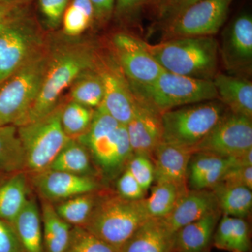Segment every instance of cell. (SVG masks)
<instances>
[{"label":"cell","instance_id":"52a82bcc","mask_svg":"<svg viewBox=\"0 0 252 252\" xmlns=\"http://www.w3.org/2000/svg\"><path fill=\"white\" fill-rule=\"evenodd\" d=\"M131 89L138 98L160 114L184 106L218 99L212 80L194 79L166 71L149 85Z\"/></svg>","mask_w":252,"mask_h":252},{"label":"cell","instance_id":"4316f807","mask_svg":"<svg viewBox=\"0 0 252 252\" xmlns=\"http://www.w3.org/2000/svg\"><path fill=\"white\" fill-rule=\"evenodd\" d=\"M25 171V158L17 126H0V177Z\"/></svg>","mask_w":252,"mask_h":252},{"label":"cell","instance_id":"7a4b0ae2","mask_svg":"<svg viewBox=\"0 0 252 252\" xmlns=\"http://www.w3.org/2000/svg\"><path fill=\"white\" fill-rule=\"evenodd\" d=\"M143 43L166 72L206 80H212L217 74L220 46L213 36L177 38L155 44Z\"/></svg>","mask_w":252,"mask_h":252},{"label":"cell","instance_id":"60d3db41","mask_svg":"<svg viewBox=\"0 0 252 252\" xmlns=\"http://www.w3.org/2000/svg\"><path fill=\"white\" fill-rule=\"evenodd\" d=\"M94 11V17L100 21L108 20L115 6V0H90Z\"/></svg>","mask_w":252,"mask_h":252},{"label":"cell","instance_id":"2e32d148","mask_svg":"<svg viewBox=\"0 0 252 252\" xmlns=\"http://www.w3.org/2000/svg\"><path fill=\"white\" fill-rule=\"evenodd\" d=\"M136 109L132 119L126 124L127 135L134 155L152 158L155 149L162 142L160 114L143 100Z\"/></svg>","mask_w":252,"mask_h":252},{"label":"cell","instance_id":"e575fe53","mask_svg":"<svg viewBox=\"0 0 252 252\" xmlns=\"http://www.w3.org/2000/svg\"><path fill=\"white\" fill-rule=\"evenodd\" d=\"M126 168L130 171L144 190L151 188L154 183V167L150 158L142 155H132Z\"/></svg>","mask_w":252,"mask_h":252},{"label":"cell","instance_id":"ab89813d","mask_svg":"<svg viewBox=\"0 0 252 252\" xmlns=\"http://www.w3.org/2000/svg\"><path fill=\"white\" fill-rule=\"evenodd\" d=\"M218 185L245 187L252 190V166L230 167Z\"/></svg>","mask_w":252,"mask_h":252},{"label":"cell","instance_id":"83f0119b","mask_svg":"<svg viewBox=\"0 0 252 252\" xmlns=\"http://www.w3.org/2000/svg\"><path fill=\"white\" fill-rule=\"evenodd\" d=\"M222 215L245 219L252 207V190L245 187L218 185L212 189Z\"/></svg>","mask_w":252,"mask_h":252},{"label":"cell","instance_id":"8fae6325","mask_svg":"<svg viewBox=\"0 0 252 252\" xmlns=\"http://www.w3.org/2000/svg\"><path fill=\"white\" fill-rule=\"evenodd\" d=\"M112 49L113 57L131 88L149 85L165 72L146 49L143 41L128 33L114 34Z\"/></svg>","mask_w":252,"mask_h":252},{"label":"cell","instance_id":"d4e9b609","mask_svg":"<svg viewBox=\"0 0 252 252\" xmlns=\"http://www.w3.org/2000/svg\"><path fill=\"white\" fill-rule=\"evenodd\" d=\"M49 169L93 177H96L97 172L89 150L77 139L69 140Z\"/></svg>","mask_w":252,"mask_h":252},{"label":"cell","instance_id":"ac0fdd59","mask_svg":"<svg viewBox=\"0 0 252 252\" xmlns=\"http://www.w3.org/2000/svg\"><path fill=\"white\" fill-rule=\"evenodd\" d=\"M175 232L163 218H149L126 240L119 252H175Z\"/></svg>","mask_w":252,"mask_h":252},{"label":"cell","instance_id":"4dcf8cb0","mask_svg":"<svg viewBox=\"0 0 252 252\" xmlns=\"http://www.w3.org/2000/svg\"><path fill=\"white\" fill-rule=\"evenodd\" d=\"M101 195L93 192L53 204L63 220L72 226L84 227L89 220Z\"/></svg>","mask_w":252,"mask_h":252},{"label":"cell","instance_id":"6da1fadb","mask_svg":"<svg viewBox=\"0 0 252 252\" xmlns=\"http://www.w3.org/2000/svg\"><path fill=\"white\" fill-rule=\"evenodd\" d=\"M97 53L90 44L68 41L49 51V60L39 95L23 124L45 117L59 106L63 92L83 71L93 67ZM21 125V126H22Z\"/></svg>","mask_w":252,"mask_h":252},{"label":"cell","instance_id":"5b68a950","mask_svg":"<svg viewBox=\"0 0 252 252\" xmlns=\"http://www.w3.org/2000/svg\"><path fill=\"white\" fill-rule=\"evenodd\" d=\"M148 219L142 200H126L118 194L101 195L83 228L119 252L126 240Z\"/></svg>","mask_w":252,"mask_h":252},{"label":"cell","instance_id":"5bb4252c","mask_svg":"<svg viewBox=\"0 0 252 252\" xmlns=\"http://www.w3.org/2000/svg\"><path fill=\"white\" fill-rule=\"evenodd\" d=\"M225 69L230 74L250 73L252 68V18L240 15L230 23L219 49Z\"/></svg>","mask_w":252,"mask_h":252},{"label":"cell","instance_id":"d6986e66","mask_svg":"<svg viewBox=\"0 0 252 252\" xmlns=\"http://www.w3.org/2000/svg\"><path fill=\"white\" fill-rule=\"evenodd\" d=\"M219 210L216 196L212 190L189 189L164 220L174 232Z\"/></svg>","mask_w":252,"mask_h":252},{"label":"cell","instance_id":"ee69618b","mask_svg":"<svg viewBox=\"0 0 252 252\" xmlns=\"http://www.w3.org/2000/svg\"><path fill=\"white\" fill-rule=\"evenodd\" d=\"M24 0H0V4H20Z\"/></svg>","mask_w":252,"mask_h":252},{"label":"cell","instance_id":"d6a6232c","mask_svg":"<svg viewBox=\"0 0 252 252\" xmlns=\"http://www.w3.org/2000/svg\"><path fill=\"white\" fill-rule=\"evenodd\" d=\"M94 11L90 0H73L63 17V31L70 37L82 34L94 20Z\"/></svg>","mask_w":252,"mask_h":252},{"label":"cell","instance_id":"484cf974","mask_svg":"<svg viewBox=\"0 0 252 252\" xmlns=\"http://www.w3.org/2000/svg\"><path fill=\"white\" fill-rule=\"evenodd\" d=\"M40 211L44 252H65L73 226L59 216L49 202L42 200Z\"/></svg>","mask_w":252,"mask_h":252},{"label":"cell","instance_id":"74e56055","mask_svg":"<svg viewBox=\"0 0 252 252\" xmlns=\"http://www.w3.org/2000/svg\"><path fill=\"white\" fill-rule=\"evenodd\" d=\"M69 0H39V8L46 25L51 29L59 27Z\"/></svg>","mask_w":252,"mask_h":252},{"label":"cell","instance_id":"f35d334b","mask_svg":"<svg viewBox=\"0 0 252 252\" xmlns=\"http://www.w3.org/2000/svg\"><path fill=\"white\" fill-rule=\"evenodd\" d=\"M0 252H24L12 223L0 217Z\"/></svg>","mask_w":252,"mask_h":252},{"label":"cell","instance_id":"44dd1931","mask_svg":"<svg viewBox=\"0 0 252 252\" xmlns=\"http://www.w3.org/2000/svg\"><path fill=\"white\" fill-rule=\"evenodd\" d=\"M221 215L215 210L177 230L175 252H206Z\"/></svg>","mask_w":252,"mask_h":252},{"label":"cell","instance_id":"b9f144b4","mask_svg":"<svg viewBox=\"0 0 252 252\" xmlns=\"http://www.w3.org/2000/svg\"><path fill=\"white\" fill-rule=\"evenodd\" d=\"M147 0H115L114 11L118 16H126L138 9Z\"/></svg>","mask_w":252,"mask_h":252},{"label":"cell","instance_id":"f1b7e54d","mask_svg":"<svg viewBox=\"0 0 252 252\" xmlns=\"http://www.w3.org/2000/svg\"><path fill=\"white\" fill-rule=\"evenodd\" d=\"M96 62V61H95ZM71 100L89 108L96 109L102 104L104 86L95 64L83 71L70 86Z\"/></svg>","mask_w":252,"mask_h":252},{"label":"cell","instance_id":"e0dca14e","mask_svg":"<svg viewBox=\"0 0 252 252\" xmlns=\"http://www.w3.org/2000/svg\"><path fill=\"white\" fill-rule=\"evenodd\" d=\"M193 152L177 146L160 142L152 157L154 183L171 184L189 190L187 179L189 161Z\"/></svg>","mask_w":252,"mask_h":252},{"label":"cell","instance_id":"cb8c5ba5","mask_svg":"<svg viewBox=\"0 0 252 252\" xmlns=\"http://www.w3.org/2000/svg\"><path fill=\"white\" fill-rule=\"evenodd\" d=\"M12 224L24 252H45L40 208L34 198L28 200Z\"/></svg>","mask_w":252,"mask_h":252},{"label":"cell","instance_id":"ba28073f","mask_svg":"<svg viewBox=\"0 0 252 252\" xmlns=\"http://www.w3.org/2000/svg\"><path fill=\"white\" fill-rule=\"evenodd\" d=\"M45 47L40 28L18 6L0 26V84Z\"/></svg>","mask_w":252,"mask_h":252},{"label":"cell","instance_id":"603a6c76","mask_svg":"<svg viewBox=\"0 0 252 252\" xmlns=\"http://www.w3.org/2000/svg\"><path fill=\"white\" fill-rule=\"evenodd\" d=\"M212 243L219 250L249 252L251 248L250 227L245 219L223 215L214 233Z\"/></svg>","mask_w":252,"mask_h":252},{"label":"cell","instance_id":"8992f818","mask_svg":"<svg viewBox=\"0 0 252 252\" xmlns=\"http://www.w3.org/2000/svg\"><path fill=\"white\" fill-rule=\"evenodd\" d=\"M226 107L219 99L184 106L160 114L162 142L191 150L206 137Z\"/></svg>","mask_w":252,"mask_h":252},{"label":"cell","instance_id":"d590c367","mask_svg":"<svg viewBox=\"0 0 252 252\" xmlns=\"http://www.w3.org/2000/svg\"><path fill=\"white\" fill-rule=\"evenodd\" d=\"M117 189L119 196L128 200H142L147 194L127 168L118 177Z\"/></svg>","mask_w":252,"mask_h":252},{"label":"cell","instance_id":"4fadbf2b","mask_svg":"<svg viewBox=\"0 0 252 252\" xmlns=\"http://www.w3.org/2000/svg\"><path fill=\"white\" fill-rule=\"evenodd\" d=\"M96 69L102 78L104 97L100 106L123 125L130 122L140 104L130 84L113 56L104 59L97 56Z\"/></svg>","mask_w":252,"mask_h":252},{"label":"cell","instance_id":"9c48e42d","mask_svg":"<svg viewBox=\"0 0 252 252\" xmlns=\"http://www.w3.org/2000/svg\"><path fill=\"white\" fill-rule=\"evenodd\" d=\"M62 107L59 105L45 117L18 126L27 173L34 175L48 170L70 140L61 125Z\"/></svg>","mask_w":252,"mask_h":252},{"label":"cell","instance_id":"7402d4cb","mask_svg":"<svg viewBox=\"0 0 252 252\" xmlns=\"http://www.w3.org/2000/svg\"><path fill=\"white\" fill-rule=\"evenodd\" d=\"M29 181L26 171L0 177V217L13 223L29 200Z\"/></svg>","mask_w":252,"mask_h":252},{"label":"cell","instance_id":"7bdbcfd3","mask_svg":"<svg viewBox=\"0 0 252 252\" xmlns=\"http://www.w3.org/2000/svg\"><path fill=\"white\" fill-rule=\"evenodd\" d=\"M19 4H0V26L17 9Z\"/></svg>","mask_w":252,"mask_h":252},{"label":"cell","instance_id":"30bf717a","mask_svg":"<svg viewBox=\"0 0 252 252\" xmlns=\"http://www.w3.org/2000/svg\"><path fill=\"white\" fill-rule=\"evenodd\" d=\"M234 0H201L165 25L164 39L212 36L223 26Z\"/></svg>","mask_w":252,"mask_h":252},{"label":"cell","instance_id":"ffe728a7","mask_svg":"<svg viewBox=\"0 0 252 252\" xmlns=\"http://www.w3.org/2000/svg\"><path fill=\"white\" fill-rule=\"evenodd\" d=\"M218 99L233 114L252 118V84L243 77L217 73L212 79Z\"/></svg>","mask_w":252,"mask_h":252},{"label":"cell","instance_id":"3957f363","mask_svg":"<svg viewBox=\"0 0 252 252\" xmlns=\"http://www.w3.org/2000/svg\"><path fill=\"white\" fill-rule=\"evenodd\" d=\"M77 140L89 150L96 170L107 180L117 179L133 155L126 126L99 105L89 130Z\"/></svg>","mask_w":252,"mask_h":252},{"label":"cell","instance_id":"8d00e7d4","mask_svg":"<svg viewBox=\"0 0 252 252\" xmlns=\"http://www.w3.org/2000/svg\"><path fill=\"white\" fill-rule=\"evenodd\" d=\"M200 1L201 0H157L158 18L166 25L189 6Z\"/></svg>","mask_w":252,"mask_h":252},{"label":"cell","instance_id":"836d02e7","mask_svg":"<svg viewBox=\"0 0 252 252\" xmlns=\"http://www.w3.org/2000/svg\"><path fill=\"white\" fill-rule=\"evenodd\" d=\"M65 252H118L83 227L73 226Z\"/></svg>","mask_w":252,"mask_h":252},{"label":"cell","instance_id":"7c38bea8","mask_svg":"<svg viewBox=\"0 0 252 252\" xmlns=\"http://www.w3.org/2000/svg\"><path fill=\"white\" fill-rule=\"evenodd\" d=\"M250 149H252V119L228 111L195 147L193 153L204 152L230 158Z\"/></svg>","mask_w":252,"mask_h":252},{"label":"cell","instance_id":"f546056e","mask_svg":"<svg viewBox=\"0 0 252 252\" xmlns=\"http://www.w3.org/2000/svg\"><path fill=\"white\" fill-rule=\"evenodd\" d=\"M189 190H183L171 184H155L148 197L142 199L149 218H165L175 208L177 202Z\"/></svg>","mask_w":252,"mask_h":252},{"label":"cell","instance_id":"9a60e30c","mask_svg":"<svg viewBox=\"0 0 252 252\" xmlns=\"http://www.w3.org/2000/svg\"><path fill=\"white\" fill-rule=\"evenodd\" d=\"M32 183L42 200L53 204L81 194L98 191L101 187L96 177L50 169L32 175Z\"/></svg>","mask_w":252,"mask_h":252},{"label":"cell","instance_id":"277c9868","mask_svg":"<svg viewBox=\"0 0 252 252\" xmlns=\"http://www.w3.org/2000/svg\"><path fill=\"white\" fill-rule=\"evenodd\" d=\"M49 51L44 48L0 84V126L24 122L39 95Z\"/></svg>","mask_w":252,"mask_h":252},{"label":"cell","instance_id":"1f68e13d","mask_svg":"<svg viewBox=\"0 0 252 252\" xmlns=\"http://www.w3.org/2000/svg\"><path fill=\"white\" fill-rule=\"evenodd\" d=\"M94 109L71 100L63 106L61 125L70 139H78L87 132L94 119Z\"/></svg>","mask_w":252,"mask_h":252}]
</instances>
